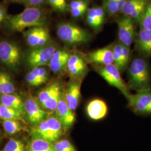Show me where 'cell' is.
<instances>
[{
  "instance_id": "cell-1",
  "label": "cell",
  "mask_w": 151,
  "mask_h": 151,
  "mask_svg": "<svg viewBox=\"0 0 151 151\" xmlns=\"http://www.w3.org/2000/svg\"><path fill=\"white\" fill-rule=\"evenodd\" d=\"M46 13L40 7H27L19 14L7 16V27L11 31L24 32L32 27L45 25Z\"/></svg>"
},
{
  "instance_id": "cell-2",
  "label": "cell",
  "mask_w": 151,
  "mask_h": 151,
  "mask_svg": "<svg viewBox=\"0 0 151 151\" xmlns=\"http://www.w3.org/2000/svg\"><path fill=\"white\" fill-rule=\"evenodd\" d=\"M127 84L130 90L141 91L151 89V76L149 65L144 58H136L128 69Z\"/></svg>"
},
{
  "instance_id": "cell-3",
  "label": "cell",
  "mask_w": 151,
  "mask_h": 151,
  "mask_svg": "<svg viewBox=\"0 0 151 151\" xmlns=\"http://www.w3.org/2000/svg\"><path fill=\"white\" fill-rule=\"evenodd\" d=\"M63 128L55 115H49L37 124L32 125L30 130L32 138L54 143L62 135Z\"/></svg>"
},
{
  "instance_id": "cell-4",
  "label": "cell",
  "mask_w": 151,
  "mask_h": 151,
  "mask_svg": "<svg viewBox=\"0 0 151 151\" xmlns=\"http://www.w3.org/2000/svg\"><path fill=\"white\" fill-rule=\"evenodd\" d=\"M57 34L63 43L76 45L86 43L90 36L86 30L70 22H62L57 28Z\"/></svg>"
},
{
  "instance_id": "cell-5",
  "label": "cell",
  "mask_w": 151,
  "mask_h": 151,
  "mask_svg": "<svg viewBox=\"0 0 151 151\" xmlns=\"http://www.w3.org/2000/svg\"><path fill=\"white\" fill-rule=\"evenodd\" d=\"M96 71L110 86L118 89L126 99L131 94L129 87L122 78L121 72L116 65L111 64L98 66Z\"/></svg>"
},
{
  "instance_id": "cell-6",
  "label": "cell",
  "mask_w": 151,
  "mask_h": 151,
  "mask_svg": "<svg viewBox=\"0 0 151 151\" xmlns=\"http://www.w3.org/2000/svg\"><path fill=\"white\" fill-rule=\"evenodd\" d=\"M22 52L17 44L8 40L0 42V61L12 70H16L22 63Z\"/></svg>"
},
{
  "instance_id": "cell-7",
  "label": "cell",
  "mask_w": 151,
  "mask_h": 151,
  "mask_svg": "<svg viewBox=\"0 0 151 151\" xmlns=\"http://www.w3.org/2000/svg\"><path fill=\"white\" fill-rule=\"evenodd\" d=\"M128 107L138 115H151V89L135 92L127 99Z\"/></svg>"
},
{
  "instance_id": "cell-8",
  "label": "cell",
  "mask_w": 151,
  "mask_h": 151,
  "mask_svg": "<svg viewBox=\"0 0 151 151\" xmlns=\"http://www.w3.org/2000/svg\"><path fill=\"white\" fill-rule=\"evenodd\" d=\"M62 92L60 83L54 82L45 87L38 95V101L45 111L55 110Z\"/></svg>"
},
{
  "instance_id": "cell-9",
  "label": "cell",
  "mask_w": 151,
  "mask_h": 151,
  "mask_svg": "<svg viewBox=\"0 0 151 151\" xmlns=\"http://www.w3.org/2000/svg\"><path fill=\"white\" fill-rule=\"evenodd\" d=\"M57 50V47L53 45H48L43 47L32 48L27 53V64L32 69L48 65Z\"/></svg>"
},
{
  "instance_id": "cell-10",
  "label": "cell",
  "mask_w": 151,
  "mask_h": 151,
  "mask_svg": "<svg viewBox=\"0 0 151 151\" xmlns=\"http://www.w3.org/2000/svg\"><path fill=\"white\" fill-rule=\"evenodd\" d=\"M27 45L32 48L48 45L51 40L48 28L45 25L32 27L24 32Z\"/></svg>"
},
{
  "instance_id": "cell-11",
  "label": "cell",
  "mask_w": 151,
  "mask_h": 151,
  "mask_svg": "<svg viewBox=\"0 0 151 151\" xmlns=\"http://www.w3.org/2000/svg\"><path fill=\"white\" fill-rule=\"evenodd\" d=\"M24 109L27 121L32 125L37 124L49 115L42 108L38 99L32 96L27 97L24 101Z\"/></svg>"
},
{
  "instance_id": "cell-12",
  "label": "cell",
  "mask_w": 151,
  "mask_h": 151,
  "mask_svg": "<svg viewBox=\"0 0 151 151\" xmlns=\"http://www.w3.org/2000/svg\"><path fill=\"white\" fill-rule=\"evenodd\" d=\"M117 23L119 42L123 45L130 47L135 40L134 22L129 17L124 16L119 19Z\"/></svg>"
},
{
  "instance_id": "cell-13",
  "label": "cell",
  "mask_w": 151,
  "mask_h": 151,
  "mask_svg": "<svg viewBox=\"0 0 151 151\" xmlns=\"http://www.w3.org/2000/svg\"><path fill=\"white\" fill-rule=\"evenodd\" d=\"M148 2V0H127L121 12L133 22L140 23Z\"/></svg>"
},
{
  "instance_id": "cell-14",
  "label": "cell",
  "mask_w": 151,
  "mask_h": 151,
  "mask_svg": "<svg viewBox=\"0 0 151 151\" xmlns=\"http://www.w3.org/2000/svg\"><path fill=\"white\" fill-rule=\"evenodd\" d=\"M87 62L86 58L83 57L81 54H71L65 68L71 77L79 78L83 77L88 71Z\"/></svg>"
},
{
  "instance_id": "cell-15",
  "label": "cell",
  "mask_w": 151,
  "mask_h": 151,
  "mask_svg": "<svg viewBox=\"0 0 151 151\" xmlns=\"http://www.w3.org/2000/svg\"><path fill=\"white\" fill-rule=\"evenodd\" d=\"M55 111V116L60 120L64 130L69 129L74 124L76 120L75 114L66 103L63 92H62Z\"/></svg>"
},
{
  "instance_id": "cell-16",
  "label": "cell",
  "mask_w": 151,
  "mask_h": 151,
  "mask_svg": "<svg viewBox=\"0 0 151 151\" xmlns=\"http://www.w3.org/2000/svg\"><path fill=\"white\" fill-rule=\"evenodd\" d=\"M87 61L103 66L114 63L112 47H107L91 52L87 55Z\"/></svg>"
},
{
  "instance_id": "cell-17",
  "label": "cell",
  "mask_w": 151,
  "mask_h": 151,
  "mask_svg": "<svg viewBox=\"0 0 151 151\" xmlns=\"http://www.w3.org/2000/svg\"><path fill=\"white\" fill-rule=\"evenodd\" d=\"M87 116L93 120L104 119L108 114V107L106 103L100 99L91 100L86 106Z\"/></svg>"
},
{
  "instance_id": "cell-18",
  "label": "cell",
  "mask_w": 151,
  "mask_h": 151,
  "mask_svg": "<svg viewBox=\"0 0 151 151\" xmlns=\"http://www.w3.org/2000/svg\"><path fill=\"white\" fill-rule=\"evenodd\" d=\"M135 49L143 57H151V30L140 29L136 39Z\"/></svg>"
},
{
  "instance_id": "cell-19",
  "label": "cell",
  "mask_w": 151,
  "mask_h": 151,
  "mask_svg": "<svg viewBox=\"0 0 151 151\" xmlns=\"http://www.w3.org/2000/svg\"><path fill=\"white\" fill-rule=\"evenodd\" d=\"M64 95L67 105L74 111L78 107L81 99V83L77 82L70 83Z\"/></svg>"
},
{
  "instance_id": "cell-20",
  "label": "cell",
  "mask_w": 151,
  "mask_h": 151,
  "mask_svg": "<svg viewBox=\"0 0 151 151\" xmlns=\"http://www.w3.org/2000/svg\"><path fill=\"white\" fill-rule=\"evenodd\" d=\"M70 52L65 50H57L49 63L50 70L55 73H59L66 68L70 57Z\"/></svg>"
},
{
  "instance_id": "cell-21",
  "label": "cell",
  "mask_w": 151,
  "mask_h": 151,
  "mask_svg": "<svg viewBox=\"0 0 151 151\" xmlns=\"http://www.w3.org/2000/svg\"><path fill=\"white\" fill-rule=\"evenodd\" d=\"M27 83L32 87H39L48 80V72L43 67L32 69L25 77Z\"/></svg>"
},
{
  "instance_id": "cell-22",
  "label": "cell",
  "mask_w": 151,
  "mask_h": 151,
  "mask_svg": "<svg viewBox=\"0 0 151 151\" xmlns=\"http://www.w3.org/2000/svg\"><path fill=\"white\" fill-rule=\"evenodd\" d=\"M105 19V10L102 7L97 6L88 9L86 22L92 28L97 30L102 27Z\"/></svg>"
},
{
  "instance_id": "cell-23",
  "label": "cell",
  "mask_w": 151,
  "mask_h": 151,
  "mask_svg": "<svg viewBox=\"0 0 151 151\" xmlns=\"http://www.w3.org/2000/svg\"><path fill=\"white\" fill-rule=\"evenodd\" d=\"M0 103L6 106L17 110L25 115L24 101L17 94L14 93L1 95L0 97Z\"/></svg>"
},
{
  "instance_id": "cell-24",
  "label": "cell",
  "mask_w": 151,
  "mask_h": 151,
  "mask_svg": "<svg viewBox=\"0 0 151 151\" xmlns=\"http://www.w3.org/2000/svg\"><path fill=\"white\" fill-rule=\"evenodd\" d=\"M15 88L10 75L5 72H0V94L1 95L14 93Z\"/></svg>"
},
{
  "instance_id": "cell-25",
  "label": "cell",
  "mask_w": 151,
  "mask_h": 151,
  "mask_svg": "<svg viewBox=\"0 0 151 151\" xmlns=\"http://www.w3.org/2000/svg\"><path fill=\"white\" fill-rule=\"evenodd\" d=\"M27 151H53V143L43 139L32 138L27 146Z\"/></svg>"
},
{
  "instance_id": "cell-26",
  "label": "cell",
  "mask_w": 151,
  "mask_h": 151,
  "mask_svg": "<svg viewBox=\"0 0 151 151\" xmlns=\"http://www.w3.org/2000/svg\"><path fill=\"white\" fill-rule=\"evenodd\" d=\"M0 113L1 119L6 120H16L21 121L24 119V114L19 111L12 108H9L0 103Z\"/></svg>"
},
{
  "instance_id": "cell-27",
  "label": "cell",
  "mask_w": 151,
  "mask_h": 151,
  "mask_svg": "<svg viewBox=\"0 0 151 151\" xmlns=\"http://www.w3.org/2000/svg\"><path fill=\"white\" fill-rule=\"evenodd\" d=\"M20 122L16 120H3L2 125L6 133L9 135H14L20 133L22 130Z\"/></svg>"
},
{
  "instance_id": "cell-28",
  "label": "cell",
  "mask_w": 151,
  "mask_h": 151,
  "mask_svg": "<svg viewBox=\"0 0 151 151\" xmlns=\"http://www.w3.org/2000/svg\"><path fill=\"white\" fill-rule=\"evenodd\" d=\"M2 151H27V147L22 140L11 139L6 144Z\"/></svg>"
},
{
  "instance_id": "cell-29",
  "label": "cell",
  "mask_w": 151,
  "mask_h": 151,
  "mask_svg": "<svg viewBox=\"0 0 151 151\" xmlns=\"http://www.w3.org/2000/svg\"><path fill=\"white\" fill-rule=\"evenodd\" d=\"M53 151H77L75 147L68 139H60L53 143Z\"/></svg>"
},
{
  "instance_id": "cell-30",
  "label": "cell",
  "mask_w": 151,
  "mask_h": 151,
  "mask_svg": "<svg viewBox=\"0 0 151 151\" xmlns=\"http://www.w3.org/2000/svg\"><path fill=\"white\" fill-rule=\"evenodd\" d=\"M122 48L123 44L120 42L115 44L112 47L113 54L114 65L116 66L122 73Z\"/></svg>"
},
{
  "instance_id": "cell-31",
  "label": "cell",
  "mask_w": 151,
  "mask_h": 151,
  "mask_svg": "<svg viewBox=\"0 0 151 151\" xmlns=\"http://www.w3.org/2000/svg\"><path fill=\"white\" fill-rule=\"evenodd\" d=\"M139 24L141 29L151 31V2H149L147 6Z\"/></svg>"
},
{
  "instance_id": "cell-32",
  "label": "cell",
  "mask_w": 151,
  "mask_h": 151,
  "mask_svg": "<svg viewBox=\"0 0 151 151\" xmlns=\"http://www.w3.org/2000/svg\"><path fill=\"white\" fill-rule=\"evenodd\" d=\"M47 3L55 11L60 12H65L69 9L67 0H47Z\"/></svg>"
},
{
  "instance_id": "cell-33",
  "label": "cell",
  "mask_w": 151,
  "mask_h": 151,
  "mask_svg": "<svg viewBox=\"0 0 151 151\" xmlns=\"http://www.w3.org/2000/svg\"><path fill=\"white\" fill-rule=\"evenodd\" d=\"M104 9L110 15H113L119 12L116 0H103Z\"/></svg>"
},
{
  "instance_id": "cell-34",
  "label": "cell",
  "mask_w": 151,
  "mask_h": 151,
  "mask_svg": "<svg viewBox=\"0 0 151 151\" xmlns=\"http://www.w3.org/2000/svg\"><path fill=\"white\" fill-rule=\"evenodd\" d=\"M88 1L87 0H72L69 4V10H88Z\"/></svg>"
},
{
  "instance_id": "cell-35",
  "label": "cell",
  "mask_w": 151,
  "mask_h": 151,
  "mask_svg": "<svg viewBox=\"0 0 151 151\" xmlns=\"http://www.w3.org/2000/svg\"><path fill=\"white\" fill-rule=\"evenodd\" d=\"M130 47L123 45L122 48V72L127 68L129 63L130 59Z\"/></svg>"
},
{
  "instance_id": "cell-36",
  "label": "cell",
  "mask_w": 151,
  "mask_h": 151,
  "mask_svg": "<svg viewBox=\"0 0 151 151\" xmlns=\"http://www.w3.org/2000/svg\"><path fill=\"white\" fill-rule=\"evenodd\" d=\"M23 3L27 7L40 8L47 3V0H23Z\"/></svg>"
},
{
  "instance_id": "cell-37",
  "label": "cell",
  "mask_w": 151,
  "mask_h": 151,
  "mask_svg": "<svg viewBox=\"0 0 151 151\" xmlns=\"http://www.w3.org/2000/svg\"><path fill=\"white\" fill-rule=\"evenodd\" d=\"M7 16L5 8L0 5V24L2 22L5 21Z\"/></svg>"
},
{
  "instance_id": "cell-38",
  "label": "cell",
  "mask_w": 151,
  "mask_h": 151,
  "mask_svg": "<svg viewBox=\"0 0 151 151\" xmlns=\"http://www.w3.org/2000/svg\"><path fill=\"white\" fill-rule=\"evenodd\" d=\"M116 1H117V3H118V10H119V12H121L127 0H116Z\"/></svg>"
},
{
  "instance_id": "cell-39",
  "label": "cell",
  "mask_w": 151,
  "mask_h": 151,
  "mask_svg": "<svg viewBox=\"0 0 151 151\" xmlns=\"http://www.w3.org/2000/svg\"><path fill=\"white\" fill-rule=\"evenodd\" d=\"M12 2H19V3H23V0H10Z\"/></svg>"
},
{
  "instance_id": "cell-40",
  "label": "cell",
  "mask_w": 151,
  "mask_h": 151,
  "mask_svg": "<svg viewBox=\"0 0 151 151\" xmlns=\"http://www.w3.org/2000/svg\"><path fill=\"white\" fill-rule=\"evenodd\" d=\"M1 119V113H0V120Z\"/></svg>"
},
{
  "instance_id": "cell-41",
  "label": "cell",
  "mask_w": 151,
  "mask_h": 151,
  "mask_svg": "<svg viewBox=\"0 0 151 151\" xmlns=\"http://www.w3.org/2000/svg\"><path fill=\"white\" fill-rule=\"evenodd\" d=\"M0 141H1V138H0Z\"/></svg>"
},
{
  "instance_id": "cell-42",
  "label": "cell",
  "mask_w": 151,
  "mask_h": 151,
  "mask_svg": "<svg viewBox=\"0 0 151 151\" xmlns=\"http://www.w3.org/2000/svg\"></svg>"
}]
</instances>
